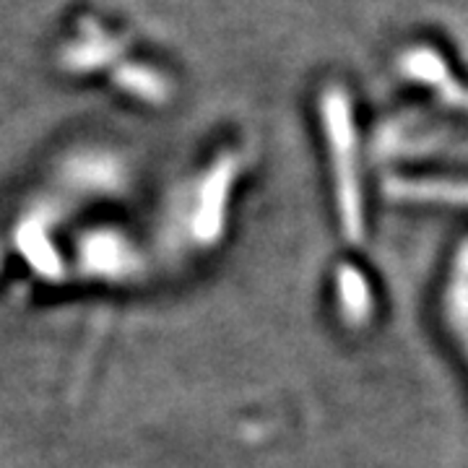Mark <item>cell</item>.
<instances>
[{"mask_svg": "<svg viewBox=\"0 0 468 468\" xmlns=\"http://www.w3.org/2000/svg\"><path fill=\"white\" fill-rule=\"evenodd\" d=\"M401 193L424 196V198H430V201L468 203V185L461 183H409L403 185Z\"/></svg>", "mask_w": 468, "mask_h": 468, "instance_id": "1", "label": "cell"}]
</instances>
